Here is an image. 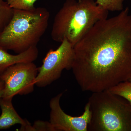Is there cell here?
<instances>
[{"label": "cell", "instance_id": "obj_1", "mask_svg": "<svg viewBox=\"0 0 131 131\" xmlns=\"http://www.w3.org/2000/svg\"><path fill=\"white\" fill-rule=\"evenodd\" d=\"M129 11L98 21L74 46L71 70L83 91L107 90L131 78Z\"/></svg>", "mask_w": 131, "mask_h": 131}, {"label": "cell", "instance_id": "obj_2", "mask_svg": "<svg viewBox=\"0 0 131 131\" xmlns=\"http://www.w3.org/2000/svg\"><path fill=\"white\" fill-rule=\"evenodd\" d=\"M108 12L94 0H66L54 17L52 39H64L75 45L96 22L108 16Z\"/></svg>", "mask_w": 131, "mask_h": 131}, {"label": "cell", "instance_id": "obj_3", "mask_svg": "<svg viewBox=\"0 0 131 131\" xmlns=\"http://www.w3.org/2000/svg\"><path fill=\"white\" fill-rule=\"evenodd\" d=\"M50 16L44 7L29 11L14 9L12 19L0 32V45L17 54L37 46L47 30Z\"/></svg>", "mask_w": 131, "mask_h": 131}, {"label": "cell", "instance_id": "obj_4", "mask_svg": "<svg viewBox=\"0 0 131 131\" xmlns=\"http://www.w3.org/2000/svg\"><path fill=\"white\" fill-rule=\"evenodd\" d=\"M88 131H131V105L108 90L93 93Z\"/></svg>", "mask_w": 131, "mask_h": 131}, {"label": "cell", "instance_id": "obj_5", "mask_svg": "<svg viewBox=\"0 0 131 131\" xmlns=\"http://www.w3.org/2000/svg\"><path fill=\"white\" fill-rule=\"evenodd\" d=\"M57 49H51L38 68L35 80V86L44 88L50 85L61 77L64 70L71 69L74 57V46L64 39Z\"/></svg>", "mask_w": 131, "mask_h": 131}, {"label": "cell", "instance_id": "obj_6", "mask_svg": "<svg viewBox=\"0 0 131 131\" xmlns=\"http://www.w3.org/2000/svg\"><path fill=\"white\" fill-rule=\"evenodd\" d=\"M38 68L33 62L19 63L9 66L0 75L4 83L2 98H13L16 95L32 93Z\"/></svg>", "mask_w": 131, "mask_h": 131}, {"label": "cell", "instance_id": "obj_7", "mask_svg": "<svg viewBox=\"0 0 131 131\" xmlns=\"http://www.w3.org/2000/svg\"><path fill=\"white\" fill-rule=\"evenodd\" d=\"M61 93L52 98L50 102V122L54 131H88L91 120V112L89 103H87L83 114L73 117L66 113L61 108Z\"/></svg>", "mask_w": 131, "mask_h": 131}, {"label": "cell", "instance_id": "obj_8", "mask_svg": "<svg viewBox=\"0 0 131 131\" xmlns=\"http://www.w3.org/2000/svg\"><path fill=\"white\" fill-rule=\"evenodd\" d=\"M12 100L13 98H2L1 100L0 130L8 129L14 125L19 124L21 125L20 130H24L31 124L20 116L14 107Z\"/></svg>", "mask_w": 131, "mask_h": 131}, {"label": "cell", "instance_id": "obj_9", "mask_svg": "<svg viewBox=\"0 0 131 131\" xmlns=\"http://www.w3.org/2000/svg\"><path fill=\"white\" fill-rule=\"evenodd\" d=\"M38 53L37 47L35 46L20 54L12 55L0 45V75L9 66L15 64L34 62L37 58Z\"/></svg>", "mask_w": 131, "mask_h": 131}, {"label": "cell", "instance_id": "obj_10", "mask_svg": "<svg viewBox=\"0 0 131 131\" xmlns=\"http://www.w3.org/2000/svg\"><path fill=\"white\" fill-rule=\"evenodd\" d=\"M107 90L125 99L131 105V83L129 81L119 83Z\"/></svg>", "mask_w": 131, "mask_h": 131}, {"label": "cell", "instance_id": "obj_11", "mask_svg": "<svg viewBox=\"0 0 131 131\" xmlns=\"http://www.w3.org/2000/svg\"><path fill=\"white\" fill-rule=\"evenodd\" d=\"M14 9L6 1L0 0V32L2 31L12 19Z\"/></svg>", "mask_w": 131, "mask_h": 131}, {"label": "cell", "instance_id": "obj_12", "mask_svg": "<svg viewBox=\"0 0 131 131\" xmlns=\"http://www.w3.org/2000/svg\"><path fill=\"white\" fill-rule=\"evenodd\" d=\"M124 1L96 0L95 2L97 5L108 12H121L124 9Z\"/></svg>", "mask_w": 131, "mask_h": 131}, {"label": "cell", "instance_id": "obj_13", "mask_svg": "<svg viewBox=\"0 0 131 131\" xmlns=\"http://www.w3.org/2000/svg\"><path fill=\"white\" fill-rule=\"evenodd\" d=\"M37 0H6L9 6L14 9L31 10L35 8L34 4Z\"/></svg>", "mask_w": 131, "mask_h": 131}, {"label": "cell", "instance_id": "obj_14", "mask_svg": "<svg viewBox=\"0 0 131 131\" xmlns=\"http://www.w3.org/2000/svg\"><path fill=\"white\" fill-rule=\"evenodd\" d=\"M29 131H54L50 122L38 121L35 122L33 125H31Z\"/></svg>", "mask_w": 131, "mask_h": 131}, {"label": "cell", "instance_id": "obj_15", "mask_svg": "<svg viewBox=\"0 0 131 131\" xmlns=\"http://www.w3.org/2000/svg\"><path fill=\"white\" fill-rule=\"evenodd\" d=\"M4 88V83L2 80H0V102H1L2 98Z\"/></svg>", "mask_w": 131, "mask_h": 131}, {"label": "cell", "instance_id": "obj_16", "mask_svg": "<svg viewBox=\"0 0 131 131\" xmlns=\"http://www.w3.org/2000/svg\"><path fill=\"white\" fill-rule=\"evenodd\" d=\"M128 81H129V82H130L131 83V78H130L129 79V80H128Z\"/></svg>", "mask_w": 131, "mask_h": 131}]
</instances>
